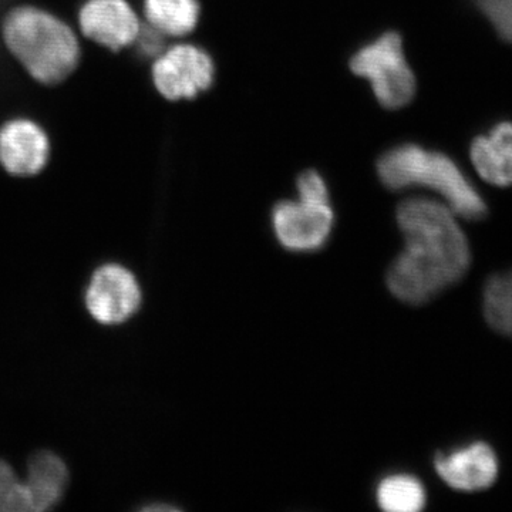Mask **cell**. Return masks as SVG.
Instances as JSON below:
<instances>
[{
  "mask_svg": "<svg viewBox=\"0 0 512 512\" xmlns=\"http://www.w3.org/2000/svg\"><path fill=\"white\" fill-rule=\"evenodd\" d=\"M404 237L402 254L387 272V285L400 301L420 305L464 278L471 251L457 215L444 202L409 198L397 208Z\"/></svg>",
  "mask_w": 512,
  "mask_h": 512,
  "instance_id": "6da1fadb",
  "label": "cell"
},
{
  "mask_svg": "<svg viewBox=\"0 0 512 512\" xmlns=\"http://www.w3.org/2000/svg\"><path fill=\"white\" fill-rule=\"evenodd\" d=\"M10 55L37 83L56 86L77 69L80 45L73 29L47 10L18 6L3 19Z\"/></svg>",
  "mask_w": 512,
  "mask_h": 512,
  "instance_id": "7a4b0ae2",
  "label": "cell"
},
{
  "mask_svg": "<svg viewBox=\"0 0 512 512\" xmlns=\"http://www.w3.org/2000/svg\"><path fill=\"white\" fill-rule=\"evenodd\" d=\"M380 180L390 190L423 187L439 194L457 217L478 221L487 215V204L477 188L451 158L436 151L406 144L380 158Z\"/></svg>",
  "mask_w": 512,
  "mask_h": 512,
  "instance_id": "3957f363",
  "label": "cell"
},
{
  "mask_svg": "<svg viewBox=\"0 0 512 512\" xmlns=\"http://www.w3.org/2000/svg\"><path fill=\"white\" fill-rule=\"evenodd\" d=\"M353 72L372 84L377 100L387 109H400L413 99L416 79L406 62L402 39L396 33H386L353 56Z\"/></svg>",
  "mask_w": 512,
  "mask_h": 512,
  "instance_id": "277c9868",
  "label": "cell"
},
{
  "mask_svg": "<svg viewBox=\"0 0 512 512\" xmlns=\"http://www.w3.org/2000/svg\"><path fill=\"white\" fill-rule=\"evenodd\" d=\"M215 67L201 47L177 45L157 56L153 82L167 100L194 99L214 82Z\"/></svg>",
  "mask_w": 512,
  "mask_h": 512,
  "instance_id": "5b68a950",
  "label": "cell"
},
{
  "mask_svg": "<svg viewBox=\"0 0 512 512\" xmlns=\"http://www.w3.org/2000/svg\"><path fill=\"white\" fill-rule=\"evenodd\" d=\"M141 291L136 276L124 266L109 264L94 272L86 292L90 315L103 325H119L140 308Z\"/></svg>",
  "mask_w": 512,
  "mask_h": 512,
  "instance_id": "8992f818",
  "label": "cell"
},
{
  "mask_svg": "<svg viewBox=\"0 0 512 512\" xmlns=\"http://www.w3.org/2000/svg\"><path fill=\"white\" fill-rule=\"evenodd\" d=\"M272 222L276 238L286 249L316 251L328 241L333 227V212L329 204L284 201L276 205Z\"/></svg>",
  "mask_w": 512,
  "mask_h": 512,
  "instance_id": "52a82bcc",
  "label": "cell"
},
{
  "mask_svg": "<svg viewBox=\"0 0 512 512\" xmlns=\"http://www.w3.org/2000/svg\"><path fill=\"white\" fill-rule=\"evenodd\" d=\"M82 33L111 52L137 42L141 23L127 0H87L79 12Z\"/></svg>",
  "mask_w": 512,
  "mask_h": 512,
  "instance_id": "ba28073f",
  "label": "cell"
},
{
  "mask_svg": "<svg viewBox=\"0 0 512 512\" xmlns=\"http://www.w3.org/2000/svg\"><path fill=\"white\" fill-rule=\"evenodd\" d=\"M434 467L441 480L458 491H483L497 481L500 463L490 444L483 441L437 454Z\"/></svg>",
  "mask_w": 512,
  "mask_h": 512,
  "instance_id": "9c48e42d",
  "label": "cell"
},
{
  "mask_svg": "<svg viewBox=\"0 0 512 512\" xmlns=\"http://www.w3.org/2000/svg\"><path fill=\"white\" fill-rule=\"evenodd\" d=\"M50 157L46 131L29 119H15L0 127V164L15 177H33L45 170Z\"/></svg>",
  "mask_w": 512,
  "mask_h": 512,
  "instance_id": "30bf717a",
  "label": "cell"
},
{
  "mask_svg": "<svg viewBox=\"0 0 512 512\" xmlns=\"http://www.w3.org/2000/svg\"><path fill=\"white\" fill-rule=\"evenodd\" d=\"M471 161L487 183L512 185V123H500L471 144Z\"/></svg>",
  "mask_w": 512,
  "mask_h": 512,
  "instance_id": "8fae6325",
  "label": "cell"
},
{
  "mask_svg": "<svg viewBox=\"0 0 512 512\" xmlns=\"http://www.w3.org/2000/svg\"><path fill=\"white\" fill-rule=\"evenodd\" d=\"M69 483V470L59 456L50 451L33 454L28 477L23 481L32 504V512L52 510L62 500Z\"/></svg>",
  "mask_w": 512,
  "mask_h": 512,
  "instance_id": "7c38bea8",
  "label": "cell"
},
{
  "mask_svg": "<svg viewBox=\"0 0 512 512\" xmlns=\"http://www.w3.org/2000/svg\"><path fill=\"white\" fill-rule=\"evenodd\" d=\"M144 16L163 36H187L197 26L200 5L197 0H144Z\"/></svg>",
  "mask_w": 512,
  "mask_h": 512,
  "instance_id": "4fadbf2b",
  "label": "cell"
},
{
  "mask_svg": "<svg viewBox=\"0 0 512 512\" xmlns=\"http://www.w3.org/2000/svg\"><path fill=\"white\" fill-rule=\"evenodd\" d=\"M483 309L491 329L512 338V269L488 279L484 288Z\"/></svg>",
  "mask_w": 512,
  "mask_h": 512,
  "instance_id": "5bb4252c",
  "label": "cell"
},
{
  "mask_svg": "<svg viewBox=\"0 0 512 512\" xmlns=\"http://www.w3.org/2000/svg\"><path fill=\"white\" fill-rule=\"evenodd\" d=\"M426 490L416 477L399 474L377 487V503L387 512H417L426 505Z\"/></svg>",
  "mask_w": 512,
  "mask_h": 512,
  "instance_id": "9a60e30c",
  "label": "cell"
},
{
  "mask_svg": "<svg viewBox=\"0 0 512 512\" xmlns=\"http://www.w3.org/2000/svg\"><path fill=\"white\" fill-rule=\"evenodd\" d=\"M0 512H32V504L23 481L13 468L0 460Z\"/></svg>",
  "mask_w": 512,
  "mask_h": 512,
  "instance_id": "2e32d148",
  "label": "cell"
},
{
  "mask_svg": "<svg viewBox=\"0 0 512 512\" xmlns=\"http://www.w3.org/2000/svg\"><path fill=\"white\" fill-rule=\"evenodd\" d=\"M501 39L512 45V0H474Z\"/></svg>",
  "mask_w": 512,
  "mask_h": 512,
  "instance_id": "e0dca14e",
  "label": "cell"
},
{
  "mask_svg": "<svg viewBox=\"0 0 512 512\" xmlns=\"http://www.w3.org/2000/svg\"><path fill=\"white\" fill-rule=\"evenodd\" d=\"M299 200L313 204H329V192L325 181L315 171L303 173L298 180Z\"/></svg>",
  "mask_w": 512,
  "mask_h": 512,
  "instance_id": "ac0fdd59",
  "label": "cell"
},
{
  "mask_svg": "<svg viewBox=\"0 0 512 512\" xmlns=\"http://www.w3.org/2000/svg\"><path fill=\"white\" fill-rule=\"evenodd\" d=\"M174 511L177 508L171 507V505H154V507H146V511Z\"/></svg>",
  "mask_w": 512,
  "mask_h": 512,
  "instance_id": "d6986e66",
  "label": "cell"
}]
</instances>
